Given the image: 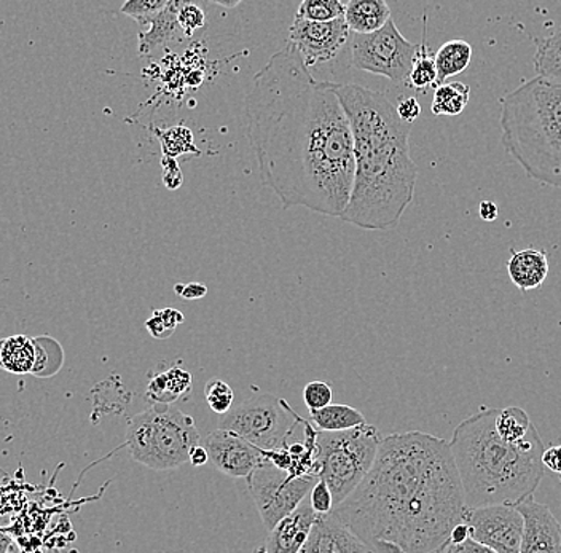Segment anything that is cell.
Segmentation results:
<instances>
[{
	"label": "cell",
	"mask_w": 561,
	"mask_h": 553,
	"mask_svg": "<svg viewBox=\"0 0 561 553\" xmlns=\"http://www.w3.org/2000/svg\"><path fill=\"white\" fill-rule=\"evenodd\" d=\"M244 111L263 187L284 208L340 219L353 191L354 143L332 82L316 80L287 42L255 73Z\"/></svg>",
	"instance_id": "obj_1"
},
{
	"label": "cell",
	"mask_w": 561,
	"mask_h": 553,
	"mask_svg": "<svg viewBox=\"0 0 561 553\" xmlns=\"http://www.w3.org/2000/svg\"><path fill=\"white\" fill-rule=\"evenodd\" d=\"M468 512L450 442L420 430L385 437L367 477L332 510L374 553H444Z\"/></svg>",
	"instance_id": "obj_2"
},
{
	"label": "cell",
	"mask_w": 561,
	"mask_h": 553,
	"mask_svg": "<svg viewBox=\"0 0 561 553\" xmlns=\"http://www.w3.org/2000/svg\"><path fill=\"white\" fill-rule=\"evenodd\" d=\"M348 115L354 178L348 208L340 219L364 230H392L415 197L419 168L410 157V125L380 91L332 83Z\"/></svg>",
	"instance_id": "obj_3"
},
{
	"label": "cell",
	"mask_w": 561,
	"mask_h": 553,
	"mask_svg": "<svg viewBox=\"0 0 561 553\" xmlns=\"http://www.w3.org/2000/svg\"><path fill=\"white\" fill-rule=\"evenodd\" d=\"M497 408L480 407L454 430L450 450L469 509L512 504L533 498L541 485L546 450L533 426L520 443H507L497 436Z\"/></svg>",
	"instance_id": "obj_4"
},
{
	"label": "cell",
	"mask_w": 561,
	"mask_h": 553,
	"mask_svg": "<svg viewBox=\"0 0 561 553\" xmlns=\"http://www.w3.org/2000/svg\"><path fill=\"white\" fill-rule=\"evenodd\" d=\"M501 143L526 176L561 188V82L535 77L501 97Z\"/></svg>",
	"instance_id": "obj_5"
},
{
	"label": "cell",
	"mask_w": 561,
	"mask_h": 553,
	"mask_svg": "<svg viewBox=\"0 0 561 553\" xmlns=\"http://www.w3.org/2000/svg\"><path fill=\"white\" fill-rule=\"evenodd\" d=\"M199 446V433L192 416L174 405H150L129 419L125 447L136 463L152 471H170L187 463Z\"/></svg>",
	"instance_id": "obj_6"
},
{
	"label": "cell",
	"mask_w": 561,
	"mask_h": 553,
	"mask_svg": "<svg viewBox=\"0 0 561 553\" xmlns=\"http://www.w3.org/2000/svg\"><path fill=\"white\" fill-rule=\"evenodd\" d=\"M380 430L357 426L343 433H319L316 439V468L319 481L331 488L335 506L356 492L367 477L380 450Z\"/></svg>",
	"instance_id": "obj_7"
},
{
	"label": "cell",
	"mask_w": 561,
	"mask_h": 553,
	"mask_svg": "<svg viewBox=\"0 0 561 553\" xmlns=\"http://www.w3.org/2000/svg\"><path fill=\"white\" fill-rule=\"evenodd\" d=\"M300 418L286 401L272 394H257L231 408L219 422V429L243 437L262 451L280 450L289 443Z\"/></svg>",
	"instance_id": "obj_8"
},
{
	"label": "cell",
	"mask_w": 561,
	"mask_h": 553,
	"mask_svg": "<svg viewBox=\"0 0 561 553\" xmlns=\"http://www.w3.org/2000/svg\"><path fill=\"white\" fill-rule=\"evenodd\" d=\"M420 45L402 36L394 20L377 33L354 34L351 41V66L359 71L386 77L394 83L409 82Z\"/></svg>",
	"instance_id": "obj_9"
},
{
	"label": "cell",
	"mask_w": 561,
	"mask_h": 553,
	"mask_svg": "<svg viewBox=\"0 0 561 553\" xmlns=\"http://www.w3.org/2000/svg\"><path fill=\"white\" fill-rule=\"evenodd\" d=\"M318 482L316 475L290 477L283 469L263 461L248 479L249 493L261 514L263 527L272 531L307 499Z\"/></svg>",
	"instance_id": "obj_10"
},
{
	"label": "cell",
	"mask_w": 561,
	"mask_h": 553,
	"mask_svg": "<svg viewBox=\"0 0 561 553\" xmlns=\"http://www.w3.org/2000/svg\"><path fill=\"white\" fill-rule=\"evenodd\" d=\"M471 539L496 553H520L524 542L525 520L517 506L493 504V506L469 509Z\"/></svg>",
	"instance_id": "obj_11"
},
{
	"label": "cell",
	"mask_w": 561,
	"mask_h": 553,
	"mask_svg": "<svg viewBox=\"0 0 561 553\" xmlns=\"http://www.w3.org/2000/svg\"><path fill=\"white\" fill-rule=\"evenodd\" d=\"M350 33L345 16L329 23L296 19L289 30V42L296 45L305 65L311 69L335 58L345 47Z\"/></svg>",
	"instance_id": "obj_12"
},
{
	"label": "cell",
	"mask_w": 561,
	"mask_h": 553,
	"mask_svg": "<svg viewBox=\"0 0 561 553\" xmlns=\"http://www.w3.org/2000/svg\"><path fill=\"white\" fill-rule=\"evenodd\" d=\"M203 447L208 451L209 461L228 477L249 479L265 461L262 450L226 429L213 430Z\"/></svg>",
	"instance_id": "obj_13"
},
{
	"label": "cell",
	"mask_w": 561,
	"mask_h": 553,
	"mask_svg": "<svg viewBox=\"0 0 561 553\" xmlns=\"http://www.w3.org/2000/svg\"><path fill=\"white\" fill-rule=\"evenodd\" d=\"M517 507L525 520L520 553H561V523L549 506L529 498Z\"/></svg>",
	"instance_id": "obj_14"
},
{
	"label": "cell",
	"mask_w": 561,
	"mask_h": 553,
	"mask_svg": "<svg viewBox=\"0 0 561 553\" xmlns=\"http://www.w3.org/2000/svg\"><path fill=\"white\" fill-rule=\"evenodd\" d=\"M300 553H374L333 514H318Z\"/></svg>",
	"instance_id": "obj_15"
},
{
	"label": "cell",
	"mask_w": 561,
	"mask_h": 553,
	"mask_svg": "<svg viewBox=\"0 0 561 553\" xmlns=\"http://www.w3.org/2000/svg\"><path fill=\"white\" fill-rule=\"evenodd\" d=\"M318 514L305 499L290 516L283 518L266 538L259 553H300L311 533Z\"/></svg>",
	"instance_id": "obj_16"
},
{
	"label": "cell",
	"mask_w": 561,
	"mask_h": 553,
	"mask_svg": "<svg viewBox=\"0 0 561 553\" xmlns=\"http://www.w3.org/2000/svg\"><path fill=\"white\" fill-rule=\"evenodd\" d=\"M507 273L512 285L517 286L522 292L538 289L549 276V257L546 252L535 247L522 251L511 250Z\"/></svg>",
	"instance_id": "obj_17"
},
{
	"label": "cell",
	"mask_w": 561,
	"mask_h": 553,
	"mask_svg": "<svg viewBox=\"0 0 561 553\" xmlns=\"http://www.w3.org/2000/svg\"><path fill=\"white\" fill-rule=\"evenodd\" d=\"M192 376L181 367H171L163 372L152 373L147 383V399L157 405H174L179 399L191 394ZM188 398V395H187Z\"/></svg>",
	"instance_id": "obj_18"
},
{
	"label": "cell",
	"mask_w": 561,
	"mask_h": 553,
	"mask_svg": "<svg viewBox=\"0 0 561 553\" xmlns=\"http://www.w3.org/2000/svg\"><path fill=\"white\" fill-rule=\"evenodd\" d=\"M182 3L179 0H168L167 7L150 21L147 31L139 34V54L142 56L152 54L153 48L158 45L168 44L173 42L179 34H182L181 26H179V10ZM184 36V34H182Z\"/></svg>",
	"instance_id": "obj_19"
},
{
	"label": "cell",
	"mask_w": 561,
	"mask_h": 553,
	"mask_svg": "<svg viewBox=\"0 0 561 553\" xmlns=\"http://www.w3.org/2000/svg\"><path fill=\"white\" fill-rule=\"evenodd\" d=\"M391 19V9L385 0H351L345 3L346 24L354 34L377 33Z\"/></svg>",
	"instance_id": "obj_20"
},
{
	"label": "cell",
	"mask_w": 561,
	"mask_h": 553,
	"mask_svg": "<svg viewBox=\"0 0 561 553\" xmlns=\"http://www.w3.org/2000/svg\"><path fill=\"white\" fill-rule=\"evenodd\" d=\"M35 364L34 338L12 335L0 339V369L15 376L33 373Z\"/></svg>",
	"instance_id": "obj_21"
},
{
	"label": "cell",
	"mask_w": 561,
	"mask_h": 553,
	"mask_svg": "<svg viewBox=\"0 0 561 553\" xmlns=\"http://www.w3.org/2000/svg\"><path fill=\"white\" fill-rule=\"evenodd\" d=\"M472 59V45L462 38H454V41L445 42L438 48L434 61L437 69V87L447 83V79L458 76L468 69ZM436 87V89H437Z\"/></svg>",
	"instance_id": "obj_22"
},
{
	"label": "cell",
	"mask_w": 561,
	"mask_h": 553,
	"mask_svg": "<svg viewBox=\"0 0 561 553\" xmlns=\"http://www.w3.org/2000/svg\"><path fill=\"white\" fill-rule=\"evenodd\" d=\"M311 423L319 433H343L366 425V416L350 405H329L321 411L310 412Z\"/></svg>",
	"instance_id": "obj_23"
},
{
	"label": "cell",
	"mask_w": 561,
	"mask_h": 553,
	"mask_svg": "<svg viewBox=\"0 0 561 553\" xmlns=\"http://www.w3.org/2000/svg\"><path fill=\"white\" fill-rule=\"evenodd\" d=\"M536 45L535 69L538 76L561 82V26L549 37L533 38Z\"/></svg>",
	"instance_id": "obj_24"
},
{
	"label": "cell",
	"mask_w": 561,
	"mask_h": 553,
	"mask_svg": "<svg viewBox=\"0 0 561 553\" xmlns=\"http://www.w3.org/2000/svg\"><path fill=\"white\" fill-rule=\"evenodd\" d=\"M469 101H471V87L461 82L444 83L434 91L431 112L436 117H440V115L456 117V115L462 114Z\"/></svg>",
	"instance_id": "obj_25"
},
{
	"label": "cell",
	"mask_w": 561,
	"mask_h": 553,
	"mask_svg": "<svg viewBox=\"0 0 561 553\" xmlns=\"http://www.w3.org/2000/svg\"><path fill=\"white\" fill-rule=\"evenodd\" d=\"M35 364L33 376L50 378L56 376L65 366V349L59 345L58 339L42 335L34 338Z\"/></svg>",
	"instance_id": "obj_26"
},
{
	"label": "cell",
	"mask_w": 561,
	"mask_h": 553,
	"mask_svg": "<svg viewBox=\"0 0 561 553\" xmlns=\"http://www.w3.org/2000/svg\"><path fill=\"white\" fill-rule=\"evenodd\" d=\"M533 426L535 425L529 419L528 413L520 407L503 408L497 412L496 423H494L497 436L504 442L514 443V446L526 439Z\"/></svg>",
	"instance_id": "obj_27"
},
{
	"label": "cell",
	"mask_w": 561,
	"mask_h": 553,
	"mask_svg": "<svg viewBox=\"0 0 561 553\" xmlns=\"http://www.w3.org/2000/svg\"><path fill=\"white\" fill-rule=\"evenodd\" d=\"M424 30H423V41H421L419 54L415 56V61H413L412 72L409 76V85L412 89L424 91L430 89V87H437V69L436 61H434V56L430 54V47H427L426 33H427V16L424 15L423 19Z\"/></svg>",
	"instance_id": "obj_28"
},
{
	"label": "cell",
	"mask_w": 561,
	"mask_h": 553,
	"mask_svg": "<svg viewBox=\"0 0 561 553\" xmlns=\"http://www.w3.org/2000/svg\"><path fill=\"white\" fill-rule=\"evenodd\" d=\"M345 16V3L340 0H305L298 5L296 19L329 23Z\"/></svg>",
	"instance_id": "obj_29"
},
{
	"label": "cell",
	"mask_w": 561,
	"mask_h": 553,
	"mask_svg": "<svg viewBox=\"0 0 561 553\" xmlns=\"http://www.w3.org/2000/svg\"><path fill=\"white\" fill-rule=\"evenodd\" d=\"M157 136L160 138L164 155L171 157V159H178V157L191 152L199 155V150L193 143L192 131L185 126H173L168 131H157Z\"/></svg>",
	"instance_id": "obj_30"
},
{
	"label": "cell",
	"mask_w": 561,
	"mask_h": 553,
	"mask_svg": "<svg viewBox=\"0 0 561 553\" xmlns=\"http://www.w3.org/2000/svg\"><path fill=\"white\" fill-rule=\"evenodd\" d=\"M205 399L210 411L217 415H227L233 408L234 393L230 384L220 378H210L205 387Z\"/></svg>",
	"instance_id": "obj_31"
},
{
	"label": "cell",
	"mask_w": 561,
	"mask_h": 553,
	"mask_svg": "<svg viewBox=\"0 0 561 553\" xmlns=\"http://www.w3.org/2000/svg\"><path fill=\"white\" fill-rule=\"evenodd\" d=\"M168 0H128L123 3L122 13L138 21L140 26H149L150 21L167 7Z\"/></svg>",
	"instance_id": "obj_32"
},
{
	"label": "cell",
	"mask_w": 561,
	"mask_h": 553,
	"mask_svg": "<svg viewBox=\"0 0 561 553\" xmlns=\"http://www.w3.org/2000/svg\"><path fill=\"white\" fill-rule=\"evenodd\" d=\"M179 26L184 37L191 38L206 23V13L198 3L184 2L179 10Z\"/></svg>",
	"instance_id": "obj_33"
},
{
	"label": "cell",
	"mask_w": 561,
	"mask_h": 553,
	"mask_svg": "<svg viewBox=\"0 0 561 553\" xmlns=\"http://www.w3.org/2000/svg\"><path fill=\"white\" fill-rule=\"evenodd\" d=\"M332 388L324 381H311L305 387L304 402L308 411H321L332 404Z\"/></svg>",
	"instance_id": "obj_34"
},
{
	"label": "cell",
	"mask_w": 561,
	"mask_h": 553,
	"mask_svg": "<svg viewBox=\"0 0 561 553\" xmlns=\"http://www.w3.org/2000/svg\"><path fill=\"white\" fill-rule=\"evenodd\" d=\"M310 504L316 514H331L335 507L331 488L324 482L319 481L310 493Z\"/></svg>",
	"instance_id": "obj_35"
},
{
	"label": "cell",
	"mask_w": 561,
	"mask_h": 553,
	"mask_svg": "<svg viewBox=\"0 0 561 553\" xmlns=\"http://www.w3.org/2000/svg\"><path fill=\"white\" fill-rule=\"evenodd\" d=\"M146 329L157 339L170 338L175 331V327L161 316L160 310L153 311L152 316L146 322Z\"/></svg>",
	"instance_id": "obj_36"
},
{
	"label": "cell",
	"mask_w": 561,
	"mask_h": 553,
	"mask_svg": "<svg viewBox=\"0 0 561 553\" xmlns=\"http://www.w3.org/2000/svg\"><path fill=\"white\" fill-rule=\"evenodd\" d=\"M396 111H398L399 118L407 125L419 120L421 115V106L416 97H405L396 106Z\"/></svg>",
	"instance_id": "obj_37"
},
{
	"label": "cell",
	"mask_w": 561,
	"mask_h": 553,
	"mask_svg": "<svg viewBox=\"0 0 561 553\" xmlns=\"http://www.w3.org/2000/svg\"><path fill=\"white\" fill-rule=\"evenodd\" d=\"M163 170H164V185H170V181H173V184H171V191H175V188L179 185H182V173L181 170H179L178 161L175 159H171V157H163Z\"/></svg>",
	"instance_id": "obj_38"
},
{
	"label": "cell",
	"mask_w": 561,
	"mask_h": 553,
	"mask_svg": "<svg viewBox=\"0 0 561 553\" xmlns=\"http://www.w3.org/2000/svg\"><path fill=\"white\" fill-rule=\"evenodd\" d=\"M542 464L546 471L561 477V443L560 446L546 447L542 453Z\"/></svg>",
	"instance_id": "obj_39"
},
{
	"label": "cell",
	"mask_w": 561,
	"mask_h": 553,
	"mask_svg": "<svg viewBox=\"0 0 561 553\" xmlns=\"http://www.w3.org/2000/svg\"><path fill=\"white\" fill-rule=\"evenodd\" d=\"M175 293L184 300H198L206 297L208 287L199 285V283H191V285H175Z\"/></svg>",
	"instance_id": "obj_40"
},
{
	"label": "cell",
	"mask_w": 561,
	"mask_h": 553,
	"mask_svg": "<svg viewBox=\"0 0 561 553\" xmlns=\"http://www.w3.org/2000/svg\"><path fill=\"white\" fill-rule=\"evenodd\" d=\"M444 553H496L491 551V549L485 548V545L479 544V542L473 541V539H468V541L462 542V544L448 545L447 551Z\"/></svg>",
	"instance_id": "obj_41"
},
{
	"label": "cell",
	"mask_w": 561,
	"mask_h": 553,
	"mask_svg": "<svg viewBox=\"0 0 561 553\" xmlns=\"http://www.w3.org/2000/svg\"><path fill=\"white\" fill-rule=\"evenodd\" d=\"M497 215H500V208H497L496 203H494V201L480 203V206H479L480 219L485 220V222H493V220L497 219Z\"/></svg>",
	"instance_id": "obj_42"
},
{
	"label": "cell",
	"mask_w": 561,
	"mask_h": 553,
	"mask_svg": "<svg viewBox=\"0 0 561 553\" xmlns=\"http://www.w3.org/2000/svg\"><path fill=\"white\" fill-rule=\"evenodd\" d=\"M209 461L208 451L203 446H196L191 451V457H188V463L193 465V468H199V465H205Z\"/></svg>",
	"instance_id": "obj_43"
},
{
	"label": "cell",
	"mask_w": 561,
	"mask_h": 553,
	"mask_svg": "<svg viewBox=\"0 0 561 553\" xmlns=\"http://www.w3.org/2000/svg\"><path fill=\"white\" fill-rule=\"evenodd\" d=\"M10 548H12V539L3 533V531H0V553H9Z\"/></svg>",
	"instance_id": "obj_44"
},
{
	"label": "cell",
	"mask_w": 561,
	"mask_h": 553,
	"mask_svg": "<svg viewBox=\"0 0 561 553\" xmlns=\"http://www.w3.org/2000/svg\"><path fill=\"white\" fill-rule=\"evenodd\" d=\"M240 0L238 2H214V5L224 7V9H234V7L240 5Z\"/></svg>",
	"instance_id": "obj_45"
},
{
	"label": "cell",
	"mask_w": 561,
	"mask_h": 553,
	"mask_svg": "<svg viewBox=\"0 0 561 553\" xmlns=\"http://www.w3.org/2000/svg\"><path fill=\"white\" fill-rule=\"evenodd\" d=\"M560 482H561V477H560Z\"/></svg>",
	"instance_id": "obj_46"
}]
</instances>
